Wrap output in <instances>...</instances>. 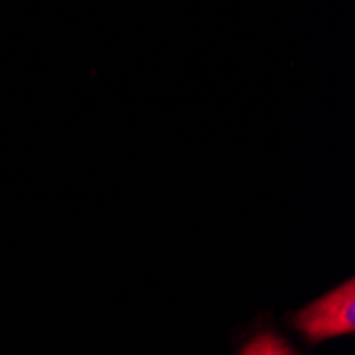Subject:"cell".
Here are the masks:
<instances>
[{"instance_id":"1","label":"cell","mask_w":355,"mask_h":355,"mask_svg":"<svg viewBox=\"0 0 355 355\" xmlns=\"http://www.w3.org/2000/svg\"><path fill=\"white\" fill-rule=\"evenodd\" d=\"M287 324L298 330L309 345L355 332V281L349 277L332 292L306 304L298 313L287 315Z\"/></svg>"},{"instance_id":"2","label":"cell","mask_w":355,"mask_h":355,"mask_svg":"<svg viewBox=\"0 0 355 355\" xmlns=\"http://www.w3.org/2000/svg\"><path fill=\"white\" fill-rule=\"evenodd\" d=\"M239 353L245 355H255V353H264V355H272V353H296L294 347H289L277 332H260L251 336L241 349Z\"/></svg>"}]
</instances>
